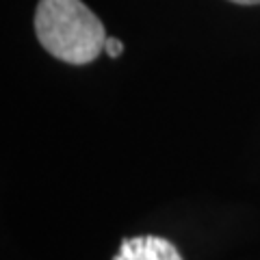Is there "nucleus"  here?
Listing matches in <instances>:
<instances>
[{"mask_svg": "<svg viewBox=\"0 0 260 260\" xmlns=\"http://www.w3.org/2000/svg\"><path fill=\"white\" fill-rule=\"evenodd\" d=\"M35 32L52 56L74 65L93 61L107 44L102 22L80 0H39Z\"/></svg>", "mask_w": 260, "mask_h": 260, "instance_id": "nucleus-1", "label": "nucleus"}, {"mask_svg": "<svg viewBox=\"0 0 260 260\" xmlns=\"http://www.w3.org/2000/svg\"><path fill=\"white\" fill-rule=\"evenodd\" d=\"M113 260H182V256L172 241L148 234L124 239Z\"/></svg>", "mask_w": 260, "mask_h": 260, "instance_id": "nucleus-2", "label": "nucleus"}, {"mask_svg": "<svg viewBox=\"0 0 260 260\" xmlns=\"http://www.w3.org/2000/svg\"><path fill=\"white\" fill-rule=\"evenodd\" d=\"M104 50H107L109 56H113V59H117V56L124 52V44L119 42V39L115 37H107V44H104Z\"/></svg>", "mask_w": 260, "mask_h": 260, "instance_id": "nucleus-3", "label": "nucleus"}, {"mask_svg": "<svg viewBox=\"0 0 260 260\" xmlns=\"http://www.w3.org/2000/svg\"><path fill=\"white\" fill-rule=\"evenodd\" d=\"M237 5H260V0H232Z\"/></svg>", "mask_w": 260, "mask_h": 260, "instance_id": "nucleus-4", "label": "nucleus"}]
</instances>
